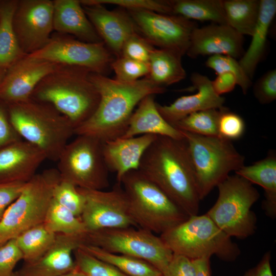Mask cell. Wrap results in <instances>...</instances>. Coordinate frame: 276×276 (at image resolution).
Instances as JSON below:
<instances>
[{
    "label": "cell",
    "instance_id": "cell-1",
    "mask_svg": "<svg viewBox=\"0 0 276 276\" xmlns=\"http://www.w3.org/2000/svg\"><path fill=\"white\" fill-rule=\"evenodd\" d=\"M89 77L99 94V103L91 117L75 129L74 134L89 135L103 143L123 135L135 108L143 98L167 90L147 76L132 83L93 72Z\"/></svg>",
    "mask_w": 276,
    "mask_h": 276
},
{
    "label": "cell",
    "instance_id": "cell-2",
    "mask_svg": "<svg viewBox=\"0 0 276 276\" xmlns=\"http://www.w3.org/2000/svg\"><path fill=\"white\" fill-rule=\"evenodd\" d=\"M139 170L189 216L198 214L201 199L185 140L157 136Z\"/></svg>",
    "mask_w": 276,
    "mask_h": 276
},
{
    "label": "cell",
    "instance_id": "cell-3",
    "mask_svg": "<svg viewBox=\"0 0 276 276\" xmlns=\"http://www.w3.org/2000/svg\"><path fill=\"white\" fill-rule=\"evenodd\" d=\"M90 71L64 66L43 78L30 98L51 105L65 117L75 129L96 111L99 94L90 79Z\"/></svg>",
    "mask_w": 276,
    "mask_h": 276
},
{
    "label": "cell",
    "instance_id": "cell-4",
    "mask_svg": "<svg viewBox=\"0 0 276 276\" xmlns=\"http://www.w3.org/2000/svg\"><path fill=\"white\" fill-rule=\"evenodd\" d=\"M10 121L22 140L39 149L47 159L57 162L75 127L51 105L31 98L7 105Z\"/></svg>",
    "mask_w": 276,
    "mask_h": 276
},
{
    "label": "cell",
    "instance_id": "cell-5",
    "mask_svg": "<svg viewBox=\"0 0 276 276\" xmlns=\"http://www.w3.org/2000/svg\"><path fill=\"white\" fill-rule=\"evenodd\" d=\"M138 228L162 234L189 216L139 170L124 175L120 183Z\"/></svg>",
    "mask_w": 276,
    "mask_h": 276
},
{
    "label": "cell",
    "instance_id": "cell-6",
    "mask_svg": "<svg viewBox=\"0 0 276 276\" xmlns=\"http://www.w3.org/2000/svg\"><path fill=\"white\" fill-rule=\"evenodd\" d=\"M159 237L173 254L191 260L210 259L216 256L224 261L233 262L241 252L232 238L206 214L190 216Z\"/></svg>",
    "mask_w": 276,
    "mask_h": 276
},
{
    "label": "cell",
    "instance_id": "cell-7",
    "mask_svg": "<svg viewBox=\"0 0 276 276\" xmlns=\"http://www.w3.org/2000/svg\"><path fill=\"white\" fill-rule=\"evenodd\" d=\"M181 132L201 200L229 176L231 172H235L242 167L245 157L232 141L219 136Z\"/></svg>",
    "mask_w": 276,
    "mask_h": 276
},
{
    "label": "cell",
    "instance_id": "cell-8",
    "mask_svg": "<svg viewBox=\"0 0 276 276\" xmlns=\"http://www.w3.org/2000/svg\"><path fill=\"white\" fill-rule=\"evenodd\" d=\"M217 187L218 197L206 215L231 238L243 239L253 235L257 218L251 208L260 197L257 189L236 174L228 176Z\"/></svg>",
    "mask_w": 276,
    "mask_h": 276
},
{
    "label": "cell",
    "instance_id": "cell-9",
    "mask_svg": "<svg viewBox=\"0 0 276 276\" xmlns=\"http://www.w3.org/2000/svg\"><path fill=\"white\" fill-rule=\"evenodd\" d=\"M60 179L57 169L51 168L36 173L26 183L0 220V245L43 223L53 199V188Z\"/></svg>",
    "mask_w": 276,
    "mask_h": 276
},
{
    "label": "cell",
    "instance_id": "cell-10",
    "mask_svg": "<svg viewBox=\"0 0 276 276\" xmlns=\"http://www.w3.org/2000/svg\"><path fill=\"white\" fill-rule=\"evenodd\" d=\"M103 143L87 135H77L68 142L57 162L61 178L85 189L107 188L109 170L103 155Z\"/></svg>",
    "mask_w": 276,
    "mask_h": 276
},
{
    "label": "cell",
    "instance_id": "cell-11",
    "mask_svg": "<svg viewBox=\"0 0 276 276\" xmlns=\"http://www.w3.org/2000/svg\"><path fill=\"white\" fill-rule=\"evenodd\" d=\"M84 244L147 261L159 270L163 276L173 255L160 237L134 227L88 232L84 235Z\"/></svg>",
    "mask_w": 276,
    "mask_h": 276
},
{
    "label": "cell",
    "instance_id": "cell-12",
    "mask_svg": "<svg viewBox=\"0 0 276 276\" xmlns=\"http://www.w3.org/2000/svg\"><path fill=\"white\" fill-rule=\"evenodd\" d=\"M29 55L64 66H77L105 75L114 58L103 42L88 43L67 36L51 37L40 50Z\"/></svg>",
    "mask_w": 276,
    "mask_h": 276
},
{
    "label": "cell",
    "instance_id": "cell-13",
    "mask_svg": "<svg viewBox=\"0 0 276 276\" xmlns=\"http://www.w3.org/2000/svg\"><path fill=\"white\" fill-rule=\"evenodd\" d=\"M126 11L137 32L153 46L174 51L182 56L186 54L196 24L173 14L144 10Z\"/></svg>",
    "mask_w": 276,
    "mask_h": 276
},
{
    "label": "cell",
    "instance_id": "cell-14",
    "mask_svg": "<svg viewBox=\"0 0 276 276\" xmlns=\"http://www.w3.org/2000/svg\"><path fill=\"white\" fill-rule=\"evenodd\" d=\"M78 188L85 198L80 218L87 232L107 228H138L120 183L117 182L109 191Z\"/></svg>",
    "mask_w": 276,
    "mask_h": 276
},
{
    "label": "cell",
    "instance_id": "cell-15",
    "mask_svg": "<svg viewBox=\"0 0 276 276\" xmlns=\"http://www.w3.org/2000/svg\"><path fill=\"white\" fill-rule=\"evenodd\" d=\"M13 26L19 45L25 55L43 48L53 30V1H18Z\"/></svg>",
    "mask_w": 276,
    "mask_h": 276
},
{
    "label": "cell",
    "instance_id": "cell-16",
    "mask_svg": "<svg viewBox=\"0 0 276 276\" xmlns=\"http://www.w3.org/2000/svg\"><path fill=\"white\" fill-rule=\"evenodd\" d=\"M64 66L25 55L7 68L0 83V101L6 105L29 99L38 84Z\"/></svg>",
    "mask_w": 276,
    "mask_h": 276
},
{
    "label": "cell",
    "instance_id": "cell-17",
    "mask_svg": "<svg viewBox=\"0 0 276 276\" xmlns=\"http://www.w3.org/2000/svg\"><path fill=\"white\" fill-rule=\"evenodd\" d=\"M243 45V36L229 26L212 23L194 29L186 54L192 58L223 55L237 59L244 54Z\"/></svg>",
    "mask_w": 276,
    "mask_h": 276
},
{
    "label": "cell",
    "instance_id": "cell-18",
    "mask_svg": "<svg viewBox=\"0 0 276 276\" xmlns=\"http://www.w3.org/2000/svg\"><path fill=\"white\" fill-rule=\"evenodd\" d=\"M99 36L116 57L120 56L126 39L137 32L128 12L124 9H107L103 5H82Z\"/></svg>",
    "mask_w": 276,
    "mask_h": 276
},
{
    "label": "cell",
    "instance_id": "cell-19",
    "mask_svg": "<svg viewBox=\"0 0 276 276\" xmlns=\"http://www.w3.org/2000/svg\"><path fill=\"white\" fill-rule=\"evenodd\" d=\"M85 234H56L53 245L40 258L26 263L16 273L22 276H60L73 270L76 265L73 255L84 244Z\"/></svg>",
    "mask_w": 276,
    "mask_h": 276
},
{
    "label": "cell",
    "instance_id": "cell-20",
    "mask_svg": "<svg viewBox=\"0 0 276 276\" xmlns=\"http://www.w3.org/2000/svg\"><path fill=\"white\" fill-rule=\"evenodd\" d=\"M191 81L193 88L197 90L196 93L180 97L168 105H162L156 103L157 109L162 116L173 126L193 112L224 107V98L215 93L212 80L207 76L194 73L191 76Z\"/></svg>",
    "mask_w": 276,
    "mask_h": 276
},
{
    "label": "cell",
    "instance_id": "cell-21",
    "mask_svg": "<svg viewBox=\"0 0 276 276\" xmlns=\"http://www.w3.org/2000/svg\"><path fill=\"white\" fill-rule=\"evenodd\" d=\"M45 159L39 149L25 140L10 144L0 149V181L26 183Z\"/></svg>",
    "mask_w": 276,
    "mask_h": 276
},
{
    "label": "cell",
    "instance_id": "cell-22",
    "mask_svg": "<svg viewBox=\"0 0 276 276\" xmlns=\"http://www.w3.org/2000/svg\"><path fill=\"white\" fill-rule=\"evenodd\" d=\"M157 136L146 134L119 137L103 143L105 164L109 171L116 173L118 183L126 173L139 170L143 156Z\"/></svg>",
    "mask_w": 276,
    "mask_h": 276
},
{
    "label": "cell",
    "instance_id": "cell-23",
    "mask_svg": "<svg viewBox=\"0 0 276 276\" xmlns=\"http://www.w3.org/2000/svg\"><path fill=\"white\" fill-rule=\"evenodd\" d=\"M154 96L148 95L139 103L131 117L126 132L121 137L152 134L184 140L181 131L168 123L159 112Z\"/></svg>",
    "mask_w": 276,
    "mask_h": 276
},
{
    "label": "cell",
    "instance_id": "cell-24",
    "mask_svg": "<svg viewBox=\"0 0 276 276\" xmlns=\"http://www.w3.org/2000/svg\"><path fill=\"white\" fill-rule=\"evenodd\" d=\"M53 30L86 42H103L78 0L53 1Z\"/></svg>",
    "mask_w": 276,
    "mask_h": 276
},
{
    "label": "cell",
    "instance_id": "cell-25",
    "mask_svg": "<svg viewBox=\"0 0 276 276\" xmlns=\"http://www.w3.org/2000/svg\"><path fill=\"white\" fill-rule=\"evenodd\" d=\"M235 174L251 183L262 187L264 199L262 206L266 215L272 219L276 217V154L269 151L267 156L253 164L245 166Z\"/></svg>",
    "mask_w": 276,
    "mask_h": 276
},
{
    "label": "cell",
    "instance_id": "cell-26",
    "mask_svg": "<svg viewBox=\"0 0 276 276\" xmlns=\"http://www.w3.org/2000/svg\"><path fill=\"white\" fill-rule=\"evenodd\" d=\"M275 13V0H260L259 16L250 44L239 61L250 79L265 53L269 29Z\"/></svg>",
    "mask_w": 276,
    "mask_h": 276
},
{
    "label": "cell",
    "instance_id": "cell-27",
    "mask_svg": "<svg viewBox=\"0 0 276 276\" xmlns=\"http://www.w3.org/2000/svg\"><path fill=\"white\" fill-rule=\"evenodd\" d=\"M182 57L169 50L155 48L148 62L147 77L155 85L164 88L182 80L186 72L182 65Z\"/></svg>",
    "mask_w": 276,
    "mask_h": 276
},
{
    "label": "cell",
    "instance_id": "cell-28",
    "mask_svg": "<svg viewBox=\"0 0 276 276\" xmlns=\"http://www.w3.org/2000/svg\"><path fill=\"white\" fill-rule=\"evenodd\" d=\"M18 1H0V67L7 68L25 55L21 50L13 18Z\"/></svg>",
    "mask_w": 276,
    "mask_h": 276
},
{
    "label": "cell",
    "instance_id": "cell-29",
    "mask_svg": "<svg viewBox=\"0 0 276 276\" xmlns=\"http://www.w3.org/2000/svg\"><path fill=\"white\" fill-rule=\"evenodd\" d=\"M172 14L185 18L227 25L223 0L169 1Z\"/></svg>",
    "mask_w": 276,
    "mask_h": 276
},
{
    "label": "cell",
    "instance_id": "cell-30",
    "mask_svg": "<svg viewBox=\"0 0 276 276\" xmlns=\"http://www.w3.org/2000/svg\"><path fill=\"white\" fill-rule=\"evenodd\" d=\"M79 247L98 259L114 266L128 276H163L154 266L141 259L111 253L88 244H82Z\"/></svg>",
    "mask_w": 276,
    "mask_h": 276
},
{
    "label": "cell",
    "instance_id": "cell-31",
    "mask_svg": "<svg viewBox=\"0 0 276 276\" xmlns=\"http://www.w3.org/2000/svg\"><path fill=\"white\" fill-rule=\"evenodd\" d=\"M227 25L240 35L251 36L260 12V0H223Z\"/></svg>",
    "mask_w": 276,
    "mask_h": 276
},
{
    "label": "cell",
    "instance_id": "cell-32",
    "mask_svg": "<svg viewBox=\"0 0 276 276\" xmlns=\"http://www.w3.org/2000/svg\"><path fill=\"white\" fill-rule=\"evenodd\" d=\"M56 234L49 231L43 223L20 234L15 239L26 263L40 258L53 245Z\"/></svg>",
    "mask_w": 276,
    "mask_h": 276
},
{
    "label": "cell",
    "instance_id": "cell-33",
    "mask_svg": "<svg viewBox=\"0 0 276 276\" xmlns=\"http://www.w3.org/2000/svg\"><path fill=\"white\" fill-rule=\"evenodd\" d=\"M43 223L49 231L56 234L80 235L87 232L80 217L53 199Z\"/></svg>",
    "mask_w": 276,
    "mask_h": 276
},
{
    "label": "cell",
    "instance_id": "cell-34",
    "mask_svg": "<svg viewBox=\"0 0 276 276\" xmlns=\"http://www.w3.org/2000/svg\"><path fill=\"white\" fill-rule=\"evenodd\" d=\"M223 107L193 112L181 119L174 127L200 135L218 136V120Z\"/></svg>",
    "mask_w": 276,
    "mask_h": 276
},
{
    "label": "cell",
    "instance_id": "cell-35",
    "mask_svg": "<svg viewBox=\"0 0 276 276\" xmlns=\"http://www.w3.org/2000/svg\"><path fill=\"white\" fill-rule=\"evenodd\" d=\"M53 199L79 217L85 203V196L78 187L61 177L53 188Z\"/></svg>",
    "mask_w": 276,
    "mask_h": 276
},
{
    "label": "cell",
    "instance_id": "cell-36",
    "mask_svg": "<svg viewBox=\"0 0 276 276\" xmlns=\"http://www.w3.org/2000/svg\"><path fill=\"white\" fill-rule=\"evenodd\" d=\"M74 256L76 268L87 276H128L80 247L74 251Z\"/></svg>",
    "mask_w": 276,
    "mask_h": 276
},
{
    "label": "cell",
    "instance_id": "cell-37",
    "mask_svg": "<svg viewBox=\"0 0 276 276\" xmlns=\"http://www.w3.org/2000/svg\"><path fill=\"white\" fill-rule=\"evenodd\" d=\"M207 67L213 70L217 75L223 73L234 74L238 85L244 94H246L251 86V79L246 75L236 58L223 55L210 56L205 62Z\"/></svg>",
    "mask_w": 276,
    "mask_h": 276
},
{
    "label": "cell",
    "instance_id": "cell-38",
    "mask_svg": "<svg viewBox=\"0 0 276 276\" xmlns=\"http://www.w3.org/2000/svg\"><path fill=\"white\" fill-rule=\"evenodd\" d=\"M111 68L115 73V80L123 83L134 82L143 76L146 77L149 72L148 63L123 56L116 57L111 64Z\"/></svg>",
    "mask_w": 276,
    "mask_h": 276
},
{
    "label": "cell",
    "instance_id": "cell-39",
    "mask_svg": "<svg viewBox=\"0 0 276 276\" xmlns=\"http://www.w3.org/2000/svg\"><path fill=\"white\" fill-rule=\"evenodd\" d=\"M82 5L110 4L126 10H144L164 14H172L169 1L158 0H82Z\"/></svg>",
    "mask_w": 276,
    "mask_h": 276
},
{
    "label": "cell",
    "instance_id": "cell-40",
    "mask_svg": "<svg viewBox=\"0 0 276 276\" xmlns=\"http://www.w3.org/2000/svg\"><path fill=\"white\" fill-rule=\"evenodd\" d=\"M218 131L219 137L230 141L236 140L243 135L245 123L241 116L224 107L219 118Z\"/></svg>",
    "mask_w": 276,
    "mask_h": 276
},
{
    "label": "cell",
    "instance_id": "cell-41",
    "mask_svg": "<svg viewBox=\"0 0 276 276\" xmlns=\"http://www.w3.org/2000/svg\"><path fill=\"white\" fill-rule=\"evenodd\" d=\"M154 49L149 42L136 32L124 42L120 56L148 63Z\"/></svg>",
    "mask_w": 276,
    "mask_h": 276
},
{
    "label": "cell",
    "instance_id": "cell-42",
    "mask_svg": "<svg viewBox=\"0 0 276 276\" xmlns=\"http://www.w3.org/2000/svg\"><path fill=\"white\" fill-rule=\"evenodd\" d=\"M23 260L22 254L15 239L0 245V276H13L17 263Z\"/></svg>",
    "mask_w": 276,
    "mask_h": 276
},
{
    "label": "cell",
    "instance_id": "cell-43",
    "mask_svg": "<svg viewBox=\"0 0 276 276\" xmlns=\"http://www.w3.org/2000/svg\"><path fill=\"white\" fill-rule=\"evenodd\" d=\"M253 94L261 104H267L276 99V70L268 71L254 83Z\"/></svg>",
    "mask_w": 276,
    "mask_h": 276
},
{
    "label": "cell",
    "instance_id": "cell-44",
    "mask_svg": "<svg viewBox=\"0 0 276 276\" xmlns=\"http://www.w3.org/2000/svg\"><path fill=\"white\" fill-rule=\"evenodd\" d=\"M26 183L0 181V220L7 208L19 196Z\"/></svg>",
    "mask_w": 276,
    "mask_h": 276
},
{
    "label": "cell",
    "instance_id": "cell-45",
    "mask_svg": "<svg viewBox=\"0 0 276 276\" xmlns=\"http://www.w3.org/2000/svg\"><path fill=\"white\" fill-rule=\"evenodd\" d=\"M163 276H196L192 260L174 254Z\"/></svg>",
    "mask_w": 276,
    "mask_h": 276
},
{
    "label": "cell",
    "instance_id": "cell-46",
    "mask_svg": "<svg viewBox=\"0 0 276 276\" xmlns=\"http://www.w3.org/2000/svg\"><path fill=\"white\" fill-rule=\"evenodd\" d=\"M0 101V149L22 140L12 125Z\"/></svg>",
    "mask_w": 276,
    "mask_h": 276
},
{
    "label": "cell",
    "instance_id": "cell-47",
    "mask_svg": "<svg viewBox=\"0 0 276 276\" xmlns=\"http://www.w3.org/2000/svg\"><path fill=\"white\" fill-rule=\"evenodd\" d=\"M217 75L216 78L212 81L213 90L217 95L221 96L234 89L237 85V80L234 74L226 72Z\"/></svg>",
    "mask_w": 276,
    "mask_h": 276
},
{
    "label": "cell",
    "instance_id": "cell-48",
    "mask_svg": "<svg viewBox=\"0 0 276 276\" xmlns=\"http://www.w3.org/2000/svg\"><path fill=\"white\" fill-rule=\"evenodd\" d=\"M270 261V251L265 252L257 265L246 271L243 276H273Z\"/></svg>",
    "mask_w": 276,
    "mask_h": 276
},
{
    "label": "cell",
    "instance_id": "cell-49",
    "mask_svg": "<svg viewBox=\"0 0 276 276\" xmlns=\"http://www.w3.org/2000/svg\"><path fill=\"white\" fill-rule=\"evenodd\" d=\"M192 261L196 270V276H211L210 259L203 258Z\"/></svg>",
    "mask_w": 276,
    "mask_h": 276
},
{
    "label": "cell",
    "instance_id": "cell-50",
    "mask_svg": "<svg viewBox=\"0 0 276 276\" xmlns=\"http://www.w3.org/2000/svg\"><path fill=\"white\" fill-rule=\"evenodd\" d=\"M60 276H87L85 273L77 269L76 267L75 269L64 273Z\"/></svg>",
    "mask_w": 276,
    "mask_h": 276
},
{
    "label": "cell",
    "instance_id": "cell-51",
    "mask_svg": "<svg viewBox=\"0 0 276 276\" xmlns=\"http://www.w3.org/2000/svg\"><path fill=\"white\" fill-rule=\"evenodd\" d=\"M6 68L0 67V83L2 81L6 72Z\"/></svg>",
    "mask_w": 276,
    "mask_h": 276
},
{
    "label": "cell",
    "instance_id": "cell-52",
    "mask_svg": "<svg viewBox=\"0 0 276 276\" xmlns=\"http://www.w3.org/2000/svg\"><path fill=\"white\" fill-rule=\"evenodd\" d=\"M13 276H22V275H21L16 272V273H14Z\"/></svg>",
    "mask_w": 276,
    "mask_h": 276
}]
</instances>
